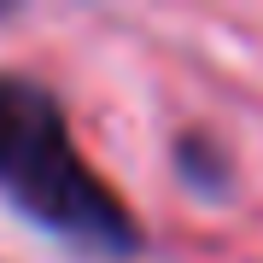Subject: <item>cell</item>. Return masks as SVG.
I'll return each instance as SVG.
<instances>
[{
    "label": "cell",
    "instance_id": "obj_1",
    "mask_svg": "<svg viewBox=\"0 0 263 263\" xmlns=\"http://www.w3.org/2000/svg\"><path fill=\"white\" fill-rule=\"evenodd\" d=\"M0 193L59 240H76L88 252L123 257L141 246L129 205L82 158L65 105L41 82L12 70H0Z\"/></svg>",
    "mask_w": 263,
    "mask_h": 263
}]
</instances>
